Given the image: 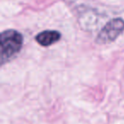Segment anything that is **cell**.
Segmentation results:
<instances>
[{"instance_id": "2", "label": "cell", "mask_w": 124, "mask_h": 124, "mask_svg": "<svg viewBox=\"0 0 124 124\" xmlns=\"http://www.w3.org/2000/svg\"><path fill=\"white\" fill-rule=\"evenodd\" d=\"M124 30V21L122 18H115L106 23L101 31L99 32L96 43L99 44H105L111 43Z\"/></svg>"}, {"instance_id": "3", "label": "cell", "mask_w": 124, "mask_h": 124, "mask_svg": "<svg viewBox=\"0 0 124 124\" xmlns=\"http://www.w3.org/2000/svg\"><path fill=\"white\" fill-rule=\"evenodd\" d=\"M61 38V34L58 31L46 30L39 32L36 36L35 39L40 45L43 47H48L57 43Z\"/></svg>"}, {"instance_id": "1", "label": "cell", "mask_w": 124, "mask_h": 124, "mask_svg": "<svg viewBox=\"0 0 124 124\" xmlns=\"http://www.w3.org/2000/svg\"><path fill=\"white\" fill-rule=\"evenodd\" d=\"M1 62L4 64L13 59L23 45V36L18 31L9 29L1 33Z\"/></svg>"}]
</instances>
